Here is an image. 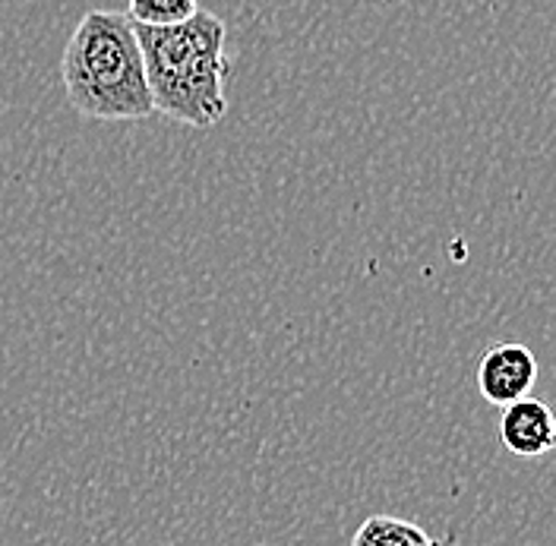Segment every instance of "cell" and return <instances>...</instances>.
I'll return each instance as SVG.
<instances>
[{
	"mask_svg": "<svg viewBox=\"0 0 556 546\" xmlns=\"http://www.w3.org/2000/svg\"><path fill=\"white\" fill-rule=\"evenodd\" d=\"M152 107L184 127L208 130L225 120V79L231 73L228 26L206 10L174 26H137Z\"/></svg>",
	"mask_w": 556,
	"mask_h": 546,
	"instance_id": "1",
	"label": "cell"
},
{
	"mask_svg": "<svg viewBox=\"0 0 556 546\" xmlns=\"http://www.w3.org/2000/svg\"><path fill=\"white\" fill-rule=\"evenodd\" d=\"M61 79L76 114L102 124L146 120L155 114L137 23L121 10H89L64 48Z\"/></svg>",
	"mask_w": 556,
	"mask_h": 546,
	"instance_id": "2",
	"label": "cell"
},
{
	"mask_svg": "<svg viewBox=\"0 0 556 546\" xmlns=\"http://www.w3.org/2000/svg\"><path fill=\"white\" fill-rule=\"evenodd\" d=\"M538 382V357L519 342L490 344L478 360V392L486 405L506 408L531 395Z\"/></svg>",
	"mask_w": 556,
	"mask_h": 546,
	"instance_id": "3",
	"label": "cell"
},
{
	"mask_svg": "<svg viewBox=\"0 0 556 546\" xmlns=\"http://www.w3.org/2000/svg\"><path fill=\"white\" fill-rule=\"evenodd\" d=\"M500 443L516 458H544L556 448V414L547 402L525 395L500 408Z\"/></svg>",
	"mask_w": 556,
	"mask_h": 546,
	"instance_id": "4",
	"label": "cell"
},
{
	"mask_svg": "<svg viewBox=\"0 0 556 546\" xmlns=\"http://www.w3.org/2000/svg\"><path fill=\"white\" fill-rule=\"evenodd\" d=\"M351 546H443L430 531H424L415 521L395 518V515H370L357 531Z\"/></svg>",
	"mask_w": 556,
	"mask_h": 546,
	"instance_id": "5",
	"label": "cell"
},
{
	"mask_svg": "<svg viewBox=\"0 0 556 546\" xmlns=\"http://www.w3.org/2000/svg\"><path fill=\"white\" fill-rule=\"evenodd\" d=\"M200 10L197 0H130V20L137 26H174Z\"/></svg>",
	"mask_w": 556,
	"mask_h": 546,
	"instance_id": "6",
	"label": "cell"
}]
</instances>
